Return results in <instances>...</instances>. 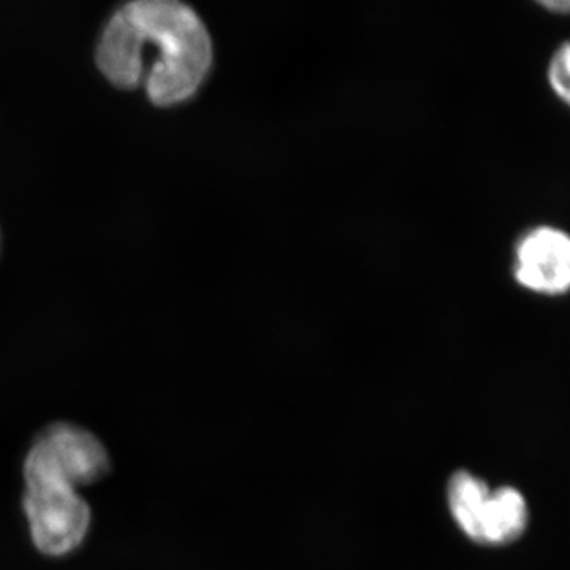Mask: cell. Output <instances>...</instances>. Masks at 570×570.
Masks as SVG:
<instances>
[{
	"instance_id": "cell-1",
	"label": "cell",
	"mask_w": 570,
	"mask_h": 570,
	"mask_svg": "<svg viewBox=\"0 0 570 570\" xmlns=\"http://www.w3.org/2000/svg\"><path fill=\"white\" fill-rule=\"evenodd\" d=\"M212 40L200 18L175 0H137L105 28L97 63L115 85H145L153 102H183L212 66Z\"/></svg>"
},
{
	"instance_id": "cell-2",
	"label": "cell",
	"mask_w": 570,
	"mask_h": 570,
	"mask_svg": "<svg viewBox=\"0 0 570 570\" xmlns=\"http://www.w3.org/2000/svg\"><path fill=\"white\" fill-rule=\"evenodd\" d=\"M110 455L99 438L75 423L58 422L41 430L24 456L26 485L78 490L110 472Z\"/></svg>"
},
{
	"instance_id": "cell-3",
	"label": "cell",
	"mask_w": 570,
	"mask_h": 570,
	"mask_svg": "<svg viewBox=\"0 0 570 570\" xmlns=\"http://www.w3.org/2000/svg\"><path fill=\"white\" fill-rule=\"evenodd\" d=\"M22 512L33 547L48 558L69 557L91 530V508L69 487L26 485Z\"/></svg>"
},
{
	"instance_id": "cell-4",
	"label": "cell",
	"mask_w": 570,
	"mask_h": 570,
	"mask_svg": "<svg viewBox=\"0 0 570 570\" xmlns=\"http://www.w3.org/2000/svg\"><path fill=\"white\" fill-rule=\"evenodd\" d=\"M512 276L532 295H570V232L547 223L523 232L513 247Z\"/></svg>"
},
{
	"instance_id": "cell-5",
	"label": "cell",
	"mask_w": 570,
	"mask_h": 570,
	"mask_svg": "<svg viewBox=\"0 0 570 570\" xmlns=\"http://www.w3.org/2000/svg\"><path fill=\"white\" fill-rule=\"evenodd\" d=\"M528 519V504L519 490L501 487L491 491L480 521V546L513 542L527 530Z\"/></svg>"
},
{
	"instance_id": "cell-6",
	"label": "cell",
	"mask_w": 570,
	"mask_h": 570,
	"mask_svg": "<svg viewBox=\"0 0 570 570\" xmlns=\"http://www.w3.org/2000/svg\"><path fill=\"white\" fill-rule=\"evenodd\" d=\"M448 493L453 519L469 539L479 543L480 521L491 493L489 485L471 472L460 471L450 479Z\"/></svg>"
},
{
	"instance_id": "cell-7",
	"label": "cell",
	"mask_w": 570,
	"mask_h": 570,
	"mask_svg": "<svg viewBox=\"0 0 570 570\" xmlns=\"http://www.w3.org/2000/svg\"><path fill=\"white\" fill-rule=\"evenodd\" d=\"M546 81L554 99L570 111V39L561 41L551 52Z\"/></svg>"
},
{
	"instance_id": "cell-8",
	"label": "cell",
	"mask_w": 570,
	"mask_h": 570,
	"mask_svg": "<svg viewBox=\"0 0 570 570\" xmlns=\"http://www.w3.org/2000/svg\"><path fill=\"white\" fill-rule=\"evenodd\" d=\"M538 6L554 17H570V0H540Z\"/></svg>"
}]
</instances>
